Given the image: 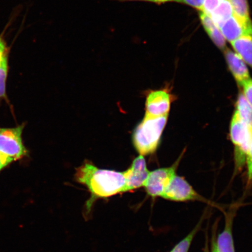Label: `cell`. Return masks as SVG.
<instances>
[{
    "mask_svg": "<svg viewBox=\"0 0 252 252\" xmlns=\"http://www.w3.org/2000/svg\"><path fill=\"white\" fill-rule=\"evenodd\" d=\"M125 173L126 193L143 187L150 173L144 156L140 155L135 158L130 168L125 171Z\"/></svg>",
    "mask_w": 252,
    "mask_h": 252,
    "instance_id": "8",
    "label": "cell"
},
{
    "mask_svg": "<svg viewBox=\"0 0 252 252\" xmlns=\"http://www.w3.org/2000/svg\"><path fill=\"white\" fill-rule=\"evenodd\" d=\"M217 225H218V223L216 222L214 223L213 228L212 231V238H211V252H220L218 248H217V243H216V238H217Z\"/></svg>",
    "mask_w": 252,
    "mask_h": 252,
    "instance_id": "25",
    "label": "cell"
},
{
    "mask_svg": "<svg viewBox=\"0 0 252 252\" xmlns=\"http://www.w3.org/2000/svg\"><path fill=\"white\" fill-rule=\"evenodd\" d=\"M231 44L235 52L252 68V34H245Z\"/></svg>",
    "mask_w": 252,
    "mask_h": 252,
    "instance_id": "13",
    "label": "cell"
},
{
    "mask_svg": "<svg viewBox=\"0 0 252 252\" xmlns=\"http://www.w3.org/2000/svg\"><path fill=\"white\" fill-rule=\"evenodd\" d=\"M168 115L161 117L144 118L135 128L133 141L135 149L141 156L155 152L165 127Z\"/></svg>",
    "mask_w": 252,
    "mask_h": 252,
    "instance_id": "2",
    "label": "cell"
},
{
    "mask_svg": "<svg viewBox=\"0 0 252 252\" xmlns=\"http://www.w3.org/2000/svg\"><path fill=\"white\" fill-rule=\"evenodd\" d=\"M200 18L204 30L215 44L220 50H224L226 47V40L220 32V28L214 24L212 18L209 14L205 13L202 11L199 12Z\"/></svg>",
    "mask_w": 252,
    "mask_h": 252,
    "instance_id": "12",
    "label": "cell"
},
{
    "mask_svg": "<svg viewBox=\"0 0 252 252\" xmlns=\"http://www.w3.org/2000/svg\"><path fill=\"white\" fill-rule=\"evenodd\" d=\"M226 41L231 43L245 34H252V23L248 24L233 15L220 28Z\"/></svg>",
    "mask_w": 252,
    "mask_h": 252,
    "instance_id": "9",
    "label": "cell"
},
{
    "mask_svg": "<svg viewBox=\"0 0 252 252\" xmlns=\"http://www.w3.org/2000/svg\"><path fill=\"white\" fill-rule=\"evenodd\" d=\"M236 212V209L234 207L225 213L224 228L216 238L217 248L220 252H235L233 237V223Z\"/></svg>",
    "mask_w": 252,
    "mask_h": 252,
    "instance_id": "10",
    "label": "cell"
},
{
    "mask_svg": "<svg viewBox=\"0 0 252 252\" xmlns=\"http://www.w3.org/2000/svg\"><path fill=\"white\" fill-rule=\"evenodd\" d=\"M230 137L235 146L236 168L239 169L247 161L252 138V129L242 121L235 112L230 126Z\"/></svg>",
    "mask_w": 252,
    "mask_h": 252,
    "instance_id": "3",
    "label": "cell"
},
{
    "mask_svg": "<svg viewBox=\"0 0 252 252\" xmlns=\"http://www.w3.org/2000/svg\"><path fill=\"white\" fill-rule=\"evenodd\" d=\"M161 198L174 202L200 201L204 203H212L210 201L198 194L184 177L176 174L169 182Z\"/></svg>",
    "mask_w": 252,
    "mask_h": 252,
    "instance_id": "5",
    "label": "cell"
},
{
    "mask_svg": "<svg viewBox=\"0 0 252 252\" xmlns=\"http://www.w3.org/2000/svg\"><path fill=\"white\" fill-rule=\"evenodd\" d=\"M241 87L242 88V94L252 107V79L251 78L244 82Z\"/></svg>",
    "mask_w": 252,
    "mask_h": 252,
    "instance_id": "19",
    "label": "cell"
},
{
    "mask_svg": "<svg viewBox=\"0 0 252 252\" xmlns=\"http://www.w3.org/2000/svg\"><path fill=\"white\" fill-rule=\"evenodd\" d=\"M233 15L234 12L228 0H222L209 15L214 24L220 28Z\"/></svg>",
    "mask_w": 252,
    "mask_h": 252,
    "instance_id": "14",
    "label": "cell"
},
{
    "mask_svg": "<svg viewBox=\"0 0 252 252\" xmlns=\"http://www.w3.org/2000/svg\"><path fill=\"white\" fill-rule=\"evenodd\" d=\"M206 212L203 214L199 222H198L197 225L195 226L194 229L192 230L186 237L183 239L182 240L178 242L169 252H189V250H190L192 242H193L195 236H196L197 232L201 228L204 217H206Z\"/></svg>",
    "mask_w": 252,
    "mask_h": 252,
    "instance_id": "16",
    "label": "cell"
},
{
    "mask_svg": "<svg viewBox=\"0 0 252 252\" xmlns=\"http://www.w3.org/2000/svg\"><path fill=\"white\" fill-rule=\"evenodd\" d=\"M248 184H252V138L247 158Z\"/></svg>",
    "mask_w": 252,
    "mask_h": 252,
    "instance_id": "23",
    "label": "cell"
},
{
    "mask_svg": "<svg viewBox=\"0 0 252 252\" xmlns=\"http://www.w3.org/2000/svg\"><path fill=\"white\" fill-rule=\"evenodd\" d=\"M222 0H206L202 11L210 15Z\"/></svg>",
    "mask_w": 252,
    "mask_h": 252,
    "instance_id": "22",
    "label": "cell"
},
{
    "mask_svg": "<svg viewBox=\"0 0 252 252\" xmlns=\"http://www.w3.org/2000/svg\"><path fill=\"white\" fill-rule=\"evenodd\" d=\"M174 1L188 5L199 11H202L206 0H174Z\"/></svg>",
    "mask_w": 252,
    "mask_h": 252,
    "instance_id": "21",
    "label": "cell"
},
{
    "mask_svg": "<svg viewBox=\"0 0 252 252\" xmlns=\"http://www.w3.org/2000/svg\"><path fill=\"white\" fill-rule=\"evenodd\" d=\"M234 15L246 23H252L250 15L248 0H228Z\"/></svg>",
    "mask_w": 252,
    "mask_h": 252,
    "instance_id": "17",
    "label": "cell"
},
{
    "mask_svg": "<svg viewBox=\"0 0 252 252\" xmlns=\"http://www.w3.org/2000/svg\"><path fill=\"white\" fill-rule=\"evenodd\" d=\"M9 55V49L3 33L0 35V64L6 56Z\"/></svg>",
    "mask_w": 252,
    "mask_h": 252,
    "instance_id": "24",
    "label": "cell"
},
{
    "mask_svg": "<svg viewBox=\"0 0 252 252\" xmlns=\"http://www.w3.org/2000/svg\"><path fill=\"white\" fill-rule=\"evenodd\" d=\"M15 162L16 160L14 158L0 152V173Z\"/></svg>",
    "mask_w": 252,
    "mask_h": 252,
    "instance_id": "20",
    "label": "cell"
},
{
    "mask_svg": "<svg viewBox=\"0 0 252 252\" xmlns=\"http://www.w3.org/2000/svg\"><path fill=\"white\" fill-rule=\"evenodd\" d=\"M25 124L14 127H0V152L14 158L16 161L29 156L23 137Z\"/></svg>",
    "mask_w": 252,
    "mask_h": 252,
    "instance_id": "4",
    "label": "cell"
},
{
    "mask_svg": "<svg viewBox=\"0 0 252 252\" xmlns=\"http://www.w3.org/2000/svg\"><path fill=\"white\" fill-rule=\"evenodd\" d=\"M235 112L242 121L252 129V107L242 93L239 94Z\"/></svg>",
    "mask_w": 252,
    "mask_h": 252,
    "instance_id": "15",
    "label": "cell"
},
{
    "mask_svg": "<svg viewBox=\"0 0 252 252\" xmlns=\"http://www.w3.org/2000/svg\"><path fill=\"white\" fill-rule=\"evenodd\" d=\"M223 53L230 71L236 83L241 87L244 82L251 78L247 64L237 53L227 47L223 50Z\"/></svg>",
    "mask_w": 252,
    "mask_h": 252,
    "instance_id": "11",
    "label": "cell"
},
{
    "mask_svg": "<svg viewBox=\"0 0 252 252\" xmlns=\"http://www.w3.org/2000/svg\"><path fill=\"white\" fill-rule=\"evenodd\" d=\"M172 97V94L165 90L151 91L147 97L145 116L158 118L168 115Z\"/></svg>",
    "mask_w": 252,
    "mask_h": 252,
    "instance_id": "7",
    "label": "cell"
},
{
    "mask_svg": "<svg viewBox=\"0 0 252 252\" xmlns=\"http://www.w3.org/2000/svg\"><path fill=\"white\" fill-rule=\"evenodd\" d=\"M207 234L208 233L206 232V242H205V247L204 248L203 252H210L209 245V236H208Z\"/></svg>",
    "mask_w": 252,
    "mask_h": 252,
    "instance_id": "27",
    "label": "cell"
},
{
    "mask_svg": "<svg viewBox=\"0 0 252 252\" xmlns=\"http://www.w3.org/2000/svg\"><path fill=\"white\" fill-rule=\"evenodd\" d=\"M74 178L77 182L86 187L90 193L89 199L84 205V216L87 219L89 218L97 200L126 193L125 172L100 169L87 162L76 169Z\"/></svg>",
    "mask_w": 252,
    "mask_h": 252,
    "instance_id": "1",
    "label": "cell"
},
{
    "mask_svg": "<svg viewBox=\"0 0 252 252\" xmlns=\"http://www.w3.org/2000/svg\"><path fill=\"white\" fill-rule=\"evenodd\" d=\"M180 160L181 158H179L174 164L168 168L157 169L150 172L143 187L148 196L153 200L162 197L169 182L176 174V169Z\"/></svg>",
    "mask_w": 252,
    "mask_h": 252,
    "instance_id": "6",
    "label": "cell"
},
{
    "mask_svg": "<svg viewBox=\"0 0 252 252\" xmlns=\"http://www.w3.org/2000/svg\"><path fill=\"white\" fill-rule=\"evenodd\" d=\"M9 55L6 56L0 64V102L5 100L9 103L7 93V81L9 72Z\"/></svg>",
    "mask_w": 252,
    "mask_h": 252,
    "instance_id": "18",
    "label": "cell"
},
{
    "mask_svg": "<svg viewBox=\"0 0 252 252\" xmlns=\"http://www.w3.org/2000/svg\"><path fill=\"white\" fill-rule=\"evenodd\" d=\"M115 1H119L121 2L124 1H146L156 3V4H162V3L174 1V0H115Z\"/></svg>",
    "mask_w": 252,
    "mask_h": 252,
    "instance_id": "26",
    "label": "cell"
}]
</instances>
